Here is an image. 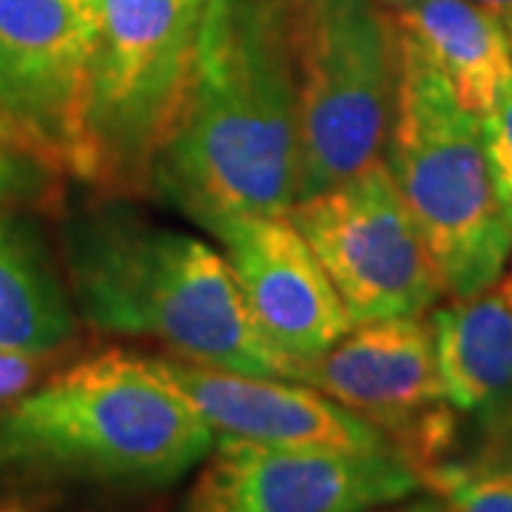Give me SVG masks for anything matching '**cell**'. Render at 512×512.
Masks as SVG:
<instances>
[{"mask_svg":"<svg viewBox=\"0 0 512 512\" xmlns=\"http://www.w3.org/2000/svg\"><path fill=\"white\" fill-rule=\"evenodd\" d=\"M148 188L208 234L296 205L291 0H208L191 80Z\"/></svg>","mask_w":512,"mask_h":512,"instance_id":"cell-1","label":"cell"},{"mask_svg":"<svg viewBox=\"0 0 512 512\" xmlns=\"http://www.w3.org/2000/svg\"><path fill=\"white\" fill-rule=\"evenodd\" d=\"M63 262L74 308L92 328L154 339L197 365L293 382L291 365L254 328L225 256L126 194L74 208Z\"/></svg>","mask_w":512,"mask_h":512,"instance_id":"cell-2","label":"cell"},{"mask_svg":"<svg viewBox=\"0 0 512 512\" xmlns=\"http://www.w3.org/2000/svg\"><path fill=\"white\" fill-rule=\"evenodd\" d=\"M214 441L148 356L126 350L49 373L0 419L6 464L143 490L180 481Z\"/></svg>","mask_w":512,"mask_h":512,"instance_id":"cell-3","label":"cell"},{"mask_svg":"<svg viewBox=\"0 0 512 512\" xmlns=\"http://www.w3.org/2000/svg\"><path fill=\"white\" fill-rule=\"evenodd\" d=\"M402 35V66L387 168L450 299L493 288L512 254L507 220L484 148L481 117L453 92L447 77Z\"/></svg>","mask_w":512,"mask_h":512,"instance_id":"cell-4","label":"cell"},{"mask_svg":"<svg viewBox=\"0 0 512 512\" xmlns=\"http://www.w3.org/2000/svg\"><path fill=\"white\" fill-rule=\"evenodd\" d=\"M291 29L302 202L382 160L402 35L379 0H291Z\"/></svg>","mask_w":512,"mask_h":512,"instance_id":"cell-5","label":"cell"},{"mask_svg":"<svg viewBox=\"0 0 512 512\" xmlns=\"http://www.w3.org/2000/svg\"><path fill=\"white\" fill-rule=\"evenodd\" d=\"M208 0H92L94 52L80 177L106 194L151 185L191 80Z\"/></svg>","mask_w":512,"mask_h":512,"instance_id":"cell-6","label":"cell"},{"mask_svg":"<svg viewBox=\"0 0 512 512\" xmlns=\"http://www.w3.org/2000/svg\"><path fill=\"white\" fill-rule=\"evenodd\" d=\"M353 325L427 313L447 296L384 160L288 211Z\"/></svg>","mask_w":512,"mask_h":512,"instance_id":"cell-7","label":"cell"},{"mask_svg":"<svg viewBox=\"0 0 512 512\" xmlns=\"http://www.w3.org/2000/svg\"><path fill=\"white\" fill-rule=\"evenodd\" d=\"M419 487L402 447L319 450L217 439L185 512H370Z\"/></svg>","mask_w":512,"mask_h":512,"instance_id":"cell-8","label":"cell"},{"mask_svg":"<svg viewBox=\"0 0 512 512\" xmlns=\"http://www.w3.org/2000/svg\"><path fill=\"white\" fill-rule=\"evenodd\" d=\"M92 0H0V114L60 174L80 177Z\"/></svg>","mask_w":512,"mask_h":512,"instance_id":"cell-9","label":"cell"},{"mask_svg":"<svg viewBox=\"0 0 512 512\" xmlns=\"http://www.w3.org/2000/svg\"><path fill=\"white\" fill-rule=\"evenodd\" d=\"M214 237L254 328L291 365L296 382L299 367L353 328L330 276L288 214L228 220Z\"/></svg>","mask_w":512,"mask_h":512,"instance_id":"cell-10","label":"cell"},{"mask_svg":"<svg viewBox=\"0 0 512 512\" xmlns=\"http://www.w3.org/2000/svg\"><path fill=\"white\" fill-rule=\"evenodd\" d=\"M148 362L200 413L217 439L319 450L399 447L376 424L311 384L197 365L174 353L148 356Z\"/></svg>","mask_w":512,"mask_h":512,"instance_id":"cell-11","label":"cell"},{"mask_svg":"<svg viewBox=\"0 0 512 512\" xmlns=\"http://www.w3.org/2000/svg\"><path fill=\"white\" fill-rule=\"evenodd\" d=\"M296 382L384 430L404 450L444 402L430 319L362 322L322 356L299 367Z\"/></svg>","mask_w":512,"mask_h":512,"instance_id":"cell-12","label":"cell"},{"mask_svg":"<svg viewBox=\"0 0 512 512\" xmlns=\"http://www.w3.org/2000/svg\"><path fill=\"white\" fill-rule=\"evenodd\" d=\"M439 69L461 106L487 114L512 80V43L501 18L470 0H379Z\"/></svg>","mask_w":512,"mask_h":512,"instance_id":"cell-13","label":"cell"},{"mask_svg":"<svg viewBox=\"0 0 512 512\" xmlns=\"http://www.w3.org/2000/svg\"><path fill=\"white\" fill-rule=\"evenodd\" d=\"M444 402L481 416L512 396V302L501 285L430 316Z\"/></svg>","mask_w":512,"mask_h":512,"instance_id":"cell-14","label":"cell"},{"mask_svg":"<svg viewBox=\"0 0 512 512\" xmlns=\"http://www.w3.org/2000/svg\"><path fill=\"white\" fill-rule=\"evenodd\" d=\"M77 330L69 285L23 208H0V350L55 353Z\"/></svg>","mask_w":512,"mask_h":512,"instance_id":"cell-15","label":"cell"},{"mask_svg":"<svg viewBox=\"0 0 512 512\" xmlns=\"http://www.w3.org/2000/svg\"><path fill=\"white\" fill-rule=\"evenodd\" d=\"M421 484L447 512H512L510 470H487L450 458L427 470Z\"/></svg>","mask_w":512,"mask_h":512,"instance_id":"cell-16","label":"cell"},{"mask_svg":"<svg viewBox=\"0 0 512 512\" xmlns=\"http://www.w3.org/2000/svg\"><path fill=\"white\" fill-rule=\"evenodd\" d=\"M60 171L46 163L0 114V208H35L55 200Z\"/></svg>","mask_w":512,"mask_h":512,"instance_id":"cell-17","label":"cell"},{"mask_svg":"<svg viewBox=\"0 0 512 512\" xmlns=\"http://www.w3.org/2000/svg\"><path fill=\"white\" fill-rule=\"evenodd\" d=\"M481 131L493 171L495 194L507 220L512 222V80L498 94L493 109L481 114Z\"/></svg>","mask_w":512,"mask_h":512,"instance_id":"cell-18","label":"cell"},{"mask_svg":"<svg viewBox=\"0 0 512 512\" xmlns=\"http://www.w3.org/2000/svg\"><path fill=\"white\" fill-rule=\"evenodd\" d=\"M476 419L478 427L473 453L461 461L487 467V470H510L512 473V396Z\"/></svg>","mask_w":512,"mask_h":512,"instance_id":"cell-19","label":"cell"},{"mask_svg":"<svg viewBox=\"0 0 512 512\" xmlns=\"http://www.w3.org/2000/svg\"><path fill=\"white\" fill-rule=\"evenodd\" d=\"M52 353L0 350V416L49 376Z\"/></svg>","mask_w":512,"mask_h":512,"instance_id":"cell-20","label":"cell"},{"mask_svg":"<svg viewBox=\"0 0 512 512\" xmlns=\"http://www.w3.org/2000/svg\"><path fill=\"white\" fill-rule=\"evenodd\" d=\"M470 3H476L481 9H487V12H493L495 18L507 20L512 15V0H470Z\"/></svg>","mask_w":512,"mask_h":512,"instance_id":"cell-21","label":"cell"},{"mask_svg":"<svg viewBox=\"0 0 512 512\" xmlns=\"http://www.w3.org/2000/svg\"><path fill=\"white\" fill-rule=\"evenodd\" d=\"M399 512H447L441 507L439 498H424V501H416V504H410V507H404Z\"/></svg>","mask_w":512,"mask_h":512,"instance_id":"cell-22","label":"cell"},{"mask_svg":"<svg viewBox=\"0 0 512 512\" xmlns=\"http://www.w3.org/2000/svg\"><path fill=\"white\" fill-rule=\"evenodd\" d=\"M501 288H504V293H507V299H510V302H512V271H510V276H507V279L501 282Z\"/></svg>","mask_w":512,"mask_h":512,"instance_id":"cell-23","label":"cell"},{"mask_svg":"<svg viewBox=\"0 0 512 512\" xmlns=\"http://www.w3.org/2000/svg\"><path fill=\"white\" fill-rule=\"evenodd\" d=\"M507 35H510V43H512V15L507 18Z\"/></svg>","mask_w":512,"mask_h":512,"instance_id":"cell-24","label":"cell"},{"mask_svg":"<svg viewBox=\"0 0 512 512\" xmlns=\"http://www.w3.org/2000/svg\"><path fill=\"white\" fill-rule=\"evenodd\" d=\"M0 512H20V510H15V507H0Z\"/></svg>","mask_w":512,"mask_h":512,"instance_id":"cell-25","label":"cell"}]
</instances>
